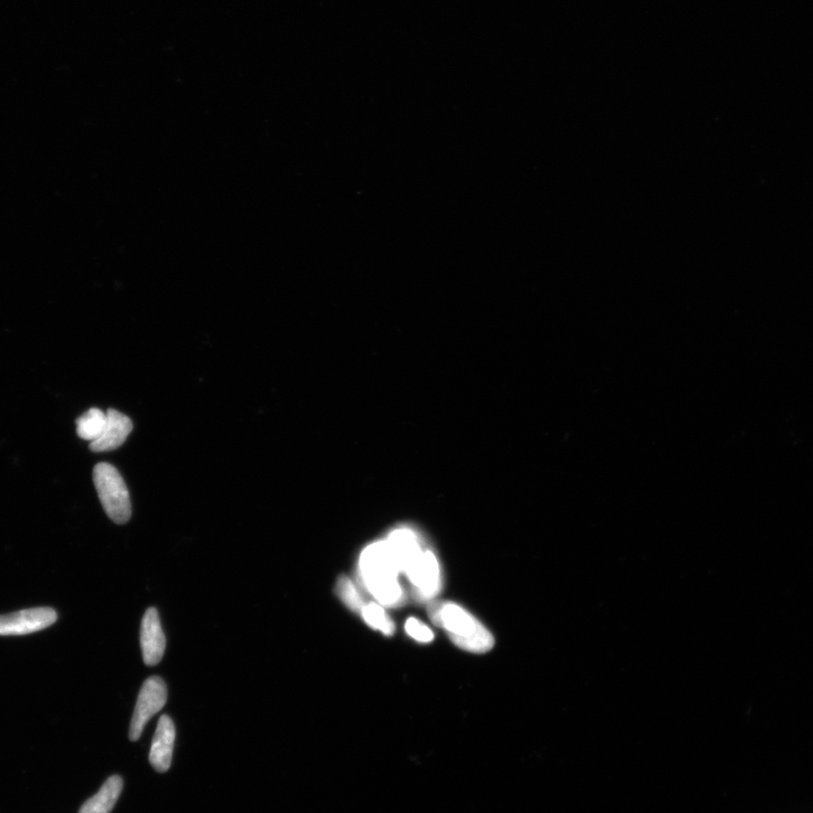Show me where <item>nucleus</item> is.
Returning a JSON list of instances; mask_svg holds the SVG:
<instances>
[{"label":"nucleus","instance_id":"f03ea898","mask_svg":"<svg viewBox=\"0 0 813 813\" xmlns=\"http://www.w3.org/2000/svg\"><path fill=\"white\" fill-rule=\"evenodd\" d=\"M363 587L384 607H399L405 602V591L399 582L400 568L387 540L367 546L358 564Z\"/></svg>","mask_w":813,"mask_h":813},{"label":"nucleus","instance_id":"f8f14e48","mask_svg":"<svg viewBox=\"0 0 813 813\" xmlns=\"http://www.w3.org/2000/svg\"><path fill=\"white\" fill-rule=\"evenodd\" d=\"M361 614L365 623L375 629V631H379L386 636H391L395 633V624H393L380 603H367Z\"/></svg>","mask_w":813,"mask_h":813},{"label":"nucleus","instance_id":"0eeeda50","mask_svg":"<svg viewBox=\"0 0 813 813\" xmlns=\"http://www.w3.org/2000/svg\"><path fill=\"white\" fill-rule=\"evenodd\" d=\"M141 646L144 662L147 666H156L165 652V636L159 613L155 608L146 611L141 628Z\"/></svg>","mask_w":813,"mask_h":813},{"label":"nucleus","instance_id":"423d86ee","mask_svg":"<svg viewBox=\"0 0 813 813\" xmlns=\"http://www.w3.org/2000/svg\"><path fill=\"white\" fill-rule=\"evenodd\" d=\"M57 613L51 608H33L0 616V636H21L37 633L57 622Z\"/></svg>","mask_w":813,"mask_h":813},{"label":"nucleus","instance_id":"9b49d317","mask_svg":"<svg viewBox=\"0 0 813 813\" xmlns=\"http://www.w3.org/2000/svg\"><path fill=\"white\" fill-rule=\"evenodd\" d=\"M107 424V414L99 408H91L77 418V435L85 441L93 442L101 436Z\"/></svg>","mask_w":813,"mask_h":813},{"label":"nucleus","instance_id":"20e7f679","mask_svg":"<svg viewBox=\"0 0 813 813\" xmlns=\"http://www.w3.org/2000/svg\"><path fill=\"white\" fill-rule=\"evenodd\" d=\"M93 482L108 517L117 524L127 523L133 510L128 488L120 472L109 463H99L93 470Z\"/></svg>","mask_w":813,"mask_h":813},{"label":"nucleus","instance_id":"ddd939ff","mask_svg":"<svg viewBox=\"0 0 813 813\" xmlns=\"http://www.w3.org/2000/svg\"><path fill=\"white\" fill-rule=\"evenodd\" d=\"M336 591L338 597L342 599L349 609L358 614L362 613L365 602L351 580L346 576H342L337 582Z\"/></svg>","mask_w":813,"mask_h":813},{"label":"nucleus","instance_id":"39448f33","mask_svg":"<svg viewBox=\"0 0 813 813\" xmlns=\"http://www.w3.org/2000/svg\"><path fill=\"white\" fill-rule=\"evenodd\" d=\"M168 701V689L160 677L148 678L139 693L133 720H131L129 738L137 741L142 737L145 725L159 713Z\"/></svg>","mask_w":813,"mask_h":813},{"label":"nucleus","instance_id":"9d476101","mask_svg":"<svg viewBox=\"0 0 813 813\" xmlns=\"http://www.w3.org/2000/svg\"><path fill=\"white\" fill-rule=\"evenodd\" d=\"M124 788V781L118 775L108 778L102 788L91 799L87 800L80 813H111Z\"/></svg>","mask_w":813,"mask_h":813},{"label":"nucleus","instance_id":"1a4fd4ad","mask_svg":"<svg viewBox=\"0 0 813 813\" xmlns=\"http://www.w3.org/2000/svg\"><path fill=\"white\" fill-rule=\"evenodd\" d=\"M176 727L168 715L161 716L152 743L150 762L157 772L168 771L172 763Z\"/></svg>","mask_w":813,"mask_h":813},{"label":"nucleus","instance_id":"f257e3e1","mask_svg":"<svg viewBox=\"0 0 813 813\" xmlns=\"http://www.w3.org/2000/svg\"><path fill=\"white\" fill-rule=\"evenodd\" d=\"M388 545L400 572L412 584L413 597L419 602H431L442 590L439 559L416 531L410 528L393 530Z\"/></svg>","mask_w":813,"mask_h":813},{"label":"nucleus","instance_id":"4468645a","mask_svg":"<svg viewBox=\"0 0 813 813\" xmlns=\"http://www.w3.org/2000/svg\"><path fill=\"white\" fill-rule=\"evenodd\" d=\"M405 627L407 634L417 642L430 643L434 640L431 629L416 618H409Z\"/></svg>","mask_w":813,"mask_h":813},{"label":"nucleus","instance_id":"6e6552de","mask_svg":"<svg viewBox=\"0 0 813 813\" xmlns=\"http://www.w3.org/2000/svg\"><path fill=\"white\" fill-rule=\"evenodd\" d=\"M134 424L131 419L115 409H109L107 413V424L98 440L91 442L90 449L93 452H106L116 450L127 440L133 431Z\"/></svg>","mask_w":813,"mask_h":813},{"label":"nucleus","instance_id":"7ed1b4c3","mask_svg":"<svg viewBox=\"0 0 813 813\" xmlns=\"http://www.w3.org/2000/svg\"><path fill=\"white\" fill-rule=\"evenodd\" d=\"M431 622L448 633L454 645L471 653L483 654L494 648L495 638L477 618L450 601L428 602Z\"/></svg>","mask_w":813,"mask_h":813}]
</instances>
